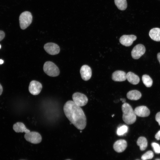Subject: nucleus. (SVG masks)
Here are the masks:
<instances>
[{"label":"nucleus","mask_w":160,"mask_h":160,"mask_svg":"<svg viewBox=\"0 0 160 160\" xmlns=\"http://www.w3.org/2000/svg\"><path fill=\"white\" fill-rule=\"evenodd\" d=\"M63 111L68 119L77 129L81 130L85 128L87 120L84 113L73 101L68 100L65 103Z\"/></svg>","instance_id":"1"},{"label":"nucleus","mask_w":160,"mask_h":160,"mask_svg":"<svg viewBox=\"0 0 160 160\" xmlns=\"http://www.w3.org/2000/svg\"><path fill=\"white\" fill-rule=\"evenodd\" d=\"M122 119L127 124L134 123L136 120V115L131 106L128 103H124L122 105Z\"/></svg>","instance_id":"2"},{"label":"nucleus","mask_w":160,"mask_h":160,"mask_svg":"<svg viewBox=\"0 0 160 160\" xmlns=\"http://www.w3.org/2000/svg\"><path fill=\"white\" fill-rule=\"evenodd\" d=\"M43 70L47 74L50 76H57L60 73V71L58 67L51 61H47L44 63Z\"/></svg>","instance_id":"3"},{"label":"nucleus","mask_w":160,"mask_h":160,"mask_svg":"<svg viewBox=\"0 0 160 160\" xmlns=\"http://www.w3.org/2000/svg\"><path fill=\"white\" fill-rule=\"evenodd\" d=\"M32 16L31 13L28 11L22 12L19 17V23L21 28L24 30L26 29L31 23Z\"/></svg>","instance_id":"4"},{"label":"nucleus","mask_w":160,"mask_h":160,"mask_svg":"<svg viewBox=\"0 0 160 160\" xmlns=\"http://www.w3.org/2000/svg\"><path fill=\"white\" fill-rule=\"evenodd\" d=\"M72 98L75 103L80 107L85 105L88 101V98L85 95L79 92L73 93Z\"/></svg>","instance_id":"5"},{"label":"nucleus","mask_w":160,"mask_h":160,"mask_svg":"<svg viewBox=\"0 0 160 160\" xmlns=\"http://www.w3.org/2000/svg\"><path fill=\"white\" fill-rule=\"evenodd\" d=\"M24 138L27 141L35 144L40 143L42 140L41 135L35 131H30L25 133Z\"/></svg>","instance_id":"6"},{"label":"nucleus","mask_w":160,"mask_h":160,"mask_svg":"<svg viewBox=\"0 0 160 160\" xmlns=\"http://www.w3.org/2000/svg\"><path fill=\"white\" fill-rule=\"evenodd\" d=\"M145 52V48L142 44H139L136 45L131 52V56L135 59L139 58L144 54Z\"/></svg>","instance_id":"7"},{"label":"nucleus","mask_w":160,"mask_h":160,"mask_svg":"<svg viewBox=\"0 0 160 160\" xmlns=\"http://www.w3.org/2000/svg\"><path fill=\"white\" fill-rule=\"evenodd\" d=\"M42 85L39 82L33 80L30 83L28 89L30 93L33 95H37L40 92L42 89Z\"/></svg>","instance_id":"8"},{"label":"nucleus","mask_w":160,"mask_h":160,"mask_svg":"<svg viewBox=\"0 0 160 160\" xmlns=\"http://www.w3.org/2000/svg\"><path fill=\"white\" fill-rule=\"evenodd\" d=\"M44 49L49 54L54 55L58 54L60 51L59 47L53 43H48L44 46Z\"/></svg>","instance_id":"9"},{"label":"nucleus","mask_w":160,"mask_h":160,"mask_svg":"<svg viewBox=\"0 0 160 160\" xmlns=\"http://www.w3.org/2000/svg\"><path fill=\"white\" fill-rule=\"evenodd\" d=\"M136 39L137 37L134 35H124L120 37L119 42L122 45L129 47L132 44L133 42Z\"/></svg>","instance_id":"10"},{"label":"nucleus","mask_w":160,"mask_h":160,"mask_svg":"<svg viewBox=\"0 0 160 160\" xmlns=\"http://www.w3.org/2000/svg\"><path fill=\"white\" fill-rule=\"evenodd\" d=\"M80 73L82 79L84 81H87L91 77L92 73L91 68L87 65H84L80 68Z\"/></svg>","instance_id":"11"},{"label":"nucleus","mask_w":160,"mask_h":160,"mask_svg":"<svg viewBox=\"0 0 160 160\" xmlns=\"http://www.w3.org/2000/svg\"><path fill=\"white\" fill-rule=\"evenodd\" d=\"M134 111L136 115L139 117H147L150 114L149 110L145 106H138L135 108Z\"/></svg>","instance_id":"12"},{"label":"nucleus","mask_w":160,"mask_h":160,"mask_svg":"<svg viewBox=\"0 0 160 160\" xmlns=\"http://www.w3.org/2000/svg\"><path fill=\"white\" fill-rule=\"evenodd\" d=\"M127 146V141L124 140L120 139L116 141L113 145L114 149L116 152L121 153L124 151Z\"/></svg>","instance_id":"13"},{"label":"nucleus","mask_w":160,"mask_h":160,"mask_svg":"<svg viewBox=\"0 0 160 160\" xmlns=\"http://www.w3.org/2000/svg\"><path fill=\"white\" fill-rule=\"evenodd\" d=\"M127 74L124 71L118 70L114 72L112 75L113 80L116 81H122L127 79Z\"/></svg>","instance_id":"14"},{"label":"nucleus","mask_w":160,"mask_h":160,"mask_svg":"<svg viewBox=\"0 0 160 160\" xmlns=\"http://www.w3.org/2000/svg\"><path fill=\"white\" fill-rule=\"evenodd\" d=\"M14 130L16 132H25V133L30 131L26 127L25 124L21 122H17L15 124L13 127Z\"/></svg>","instance_id":"15"},{"label":"nucleus","mask_w":160,"mask_h":160,"mask_svg":"<svg viewBox=\"0 0 160 160\" xmlns=\"http://www.w3.org/2000/svg\"><path fill=\"white\" fill-rule=\"evenodd\" d=\"M149 36L153 40L160 41V28H158L151 29L149 32Z\"/></svg>","instance_id":"16"},{"label":"nucleus","mask_w":160,"mask_h":160,"mask_svg":"<svg viewBox=\"0 0 160 160\" xmlns=\"http://www.w3.org/2000/svg\"><path fill=\"white\" fill-rule=\"evenodd\" d=\"M127 79L132 84L136 85L140 81V78L138 76L131 72H129L127 74Z\"/></svg>","instance_id":"17"},{"label":"nucleus","mask_w":160,"mask_h":160,"mask_svg":"<svg viewBox=\"0 0 160 160\" xmlns=\"http://www.w3.org/2000/svg\"><path fill=\"white\" fill-rule=\"evenodd\" d=\"M141 94L138 91L136 90H132L129 91L127 94V98L131 100H137L141 97Z\"/></svg>","instance_id":"18"},{"label":"nucleus","mask_w":160,"mask_h":160,"mask_svg":"<svg viewBox=\"0 0 160 160\" xmlns=\"http://www.w3.org/2000/svg\"><path fill=\"white\" fill-rule=\"evenodd\" d=\"M137 143L140 146L141 151L144 150L147 148L148 145V142L146 139L143 137H140L138 139Z\"/></svg>","instance_id":"19"},{"label":"nucleus","mask_w":160,"mask_h":160,"mask_svg":"<svg viewBox=\"0 0 160 160\" xmlns=\"http://www.w3.org/2000/svg\"><path fill=\"white\" fill-rule=\"evenodd\" d=\"M114 2L118 9L121 10H125L127 8L126 0H114Z\"/></svg>","instance_id":"20"},{"label":"nucleus","mask_w":160,"mask_h":160,"mask_svg":"<svg viewBox=\"0 0 160 160\" xmlns=\"http://www.w3.org/2000/svg\"><path fill=\"white\" fill-rule=\"evenodd\" d=\"M142 80L143 84L148 87H151L153 84V80L148 75L145 74L142 76Z\"/></svg>","instance_id":"21"},{"label":"nucleus","mask_w":160,"mask_h":160,"mask_svg":"<svg viewBox=\"0 0 160 160\" xmlns=\"http://www.w3.org/2000/svg\"><path fill=\"white\" fill-rule=\"evenodd\" d=\"M128 129V127L126 125H122L118 128L117 134L119 136L123 135L127 132Z\"/></svg>","instance_id":"22"},{"label":"nucleus","mask_w":160,"mask_h":160,"mask_svg":"<svg viewBox=\"0 0 160 160\" xmlns=\"http://www.w3.org/2000/svg\"><path fill=\"white\" fill-rule=\"evenodd\" d=\"M153 156V152L151 151H148L143 154L141 157L143 160H147L152 159Z\"/></svg>","instance_id":"23"},{"label":"nucleus","mask_w":160,"mask_h":160,"mask_svg":"<svg viewBox=\"0 0 160 160\" xmlns=\"http://www.w3.org/2000/svg\"><path fill=\"white\" fill-rule=\"evenodd\" d=\"M151 146L154 151L156 153H160V145L156 143H152Z\"/></svg>","instance_id":"24"},{"label":"nucleus","mask_w":160,"mask_h":160,"mask_svg":"<svg viewBox=\"0 0 160 160\" xmlns=\"http://www.w3.org/2000/svg\"><path fill=\"white\" fill-rule=\"evenodd\" d=\"M155 119L158 123L159 125L160 126V112L157 113L156 114Z\"/></svg>","instance_id":"25"},{"label":"nucleus","mask_w":160,"mask_h":160,"mask_svg":"<svg viewBox=\"0 0 160 160\" xmlns=\"http://www.w3.org/2000/svg\"><path fill=\"white\" fill-rule=\"evenodd\" d=\"M5 33L1 31H0V41L2 40L4 37Z\"/></svg>","instance_id":"26"},{"label":"nucleus","mask_w":160,"mask_h":160,"mask_svg":"<svg viewBox=\"0 0 160 160\" xmlns=\"http://www.w3.org/2000/svg\"><path fill=\"white\" fill-rule=\"evenodd\" d=\"M155 137L157 140H159L160 139V130L155 135Z\"/></svg>","instance_id":"27"},{"label":"nucleus","mask_w":160,"mask_h":160,"mask_svg":"<svg viewBox=\"0 0 160 160\" xmlns=\"http://www.w3.org/2000/svg\"><path fill=\"white\" fill-rule=\"evenodd\" d=\"M157 59L160 64V52L158 53L157 55Z\"/></svg>","instance_id":"28"},{"label":"nucleus","mask_w":160,"mask_h":160,"mask_svg":"<svg viewBox=\"0 0 160 160\" xmlns=\"http://www.w3.org/2000/svg\"><path fill=\"white\" fill-rule=\"evenodd\" d=\"M3 92V88L1 85L0 84V95H1Z\"/></svg>","instance_id":"29"},{"label":"nucleus","mask_w":160,"mask_h":160,"mask_svg":"<svg viewBox=\"0 0 160 160\" xmlns=\"http://www.w3.org/2000/svg\"><path fill=\"white\" fill-rule=\"evenodd\" d=\"M120 100L122 101V102L123 103H125L126 101V100L124 98H121L120 99Z\"/></svg>","instance_id":"30"},{"label":"nucleus","mask_w":160,"mask_h":160,"mask_svg":"<svg viewBox=\"0 0 160 160\" xmlns=\"http://www.w3.org/2000/svg\"><path fill=\"white\" fill-rule=\"evenodd\" d=\"M3 63L4 61L1 59H0V65L3 64Z\"/></svg>","instance_id":"31"},{"label":"nucleus","mask_w":160,"mask_h":160,"mask_svg":"<svg viewBox=\"0 0 160 160\" xmlns=\"http://www.w3.org/2000/svg\"><path fill=\"white\" fill-rule=\"evenodd\" d=\"M155 160H160V159H156Z\"/></svg>","instance_id":"32"},{"label":"nucleus","mask_w":160,"mask_h":160,"mask_svg":"<svg viewBox=\"0 0 160 160\" xmlns=\"http://www.w3.org/2000/svg\"><path fill=\"white\" fill-rule=\"evenodd\" d=\"M1 48V45H0V49Z\"/></svg>","instance_id":"33"},{"label":"nucleus","mask_w":160,"mask_h":160,"mask_svg":"<svg viewBox=\"0 0 160 160\" xmlns=\"http://www.w3.org/2000/svg\"><path fill=\"white\" fill-rule=\"evenodd\" d=\"M69 160V159H68V160Z\"/></svg>","instance_id":"34"},{"label":"nucleus","mask_w":160,"mask_h":160,"mask_svg":"<svg viewBox=\"0 0 160 160\" xmlns=\"http://www.w3.org/2000/svg\"></svg>","instance_id":"35"}]
</instances>
